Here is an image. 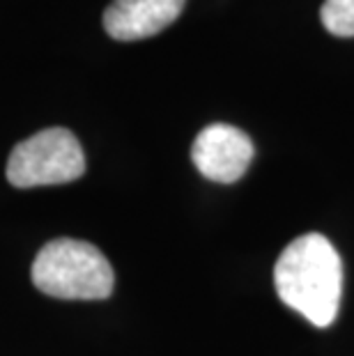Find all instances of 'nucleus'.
<instances>
[{
  "label": "nucleus",
  "instance_id": "1",
  "mask_svg": "<svg viewBox=\"0 0 354 356\" xmlns=\"http://www.w3.org/2000/svg\"><path fill=\"white\" fill-rule=\"evenodd\" d=\"M274 285L285 306L315 327H329L341 306V255L325 234H301L276 260Z\"/></svg>",
  "mask_w": 354,
  "mask_h": 356
},
{
  "label": "nucleus",
  "instance_id": "2",
  "mask_svg": "<svg viewBox=\"0 0 354 356\" xmlns=\"http://www.w3.org/2000/svg\"><path fill=\"white\" fill-rule=\"evenodd\" d=\"M30 276L37 290L56 299H106L115 285L106 255L88 241L70 237L44 244Z\"/></svg>",
  "mask_w": 354,
  "mask_h": 356
},
{
  "label": "nucleus",
  "instance_id": "3",
  "mask_svg": "<svg viewBox=\"0 0 354 356\" xmlns=\"http://www.w3.org/2000/svg\"><path fill=\"white\" fill-rule=\"evenodd\" d=\"M86 172L83 147L70 129L54 127L37 131L12 149L7 179L17 188L67 184Z\"/></svg>",
  "mask_w": 354,
  "mask_h": 356
},
{
  "label": "nucleus",
  "instance_id": "4",
  "mask_svg": "<svg viewBox=\"0 0 354 356\" xmlns=\"http://www.w3.org/2000/svg\"><path fill=\"white\" fill-rule=\"evenodd\" d=\"M191 159L202 177L218 184H232L244 177L253 159V143L242 129L216 122L198 134Z\"/></svg>",
  "mask_w": 354,
  "mask_h": 356
},
{
  "label": "nucleus",
  "instance_id": "5",
  "mask_svg": "<svg viewBox=\"0 0 354 356\" xmlns=\"http://www.w3.org/2000/svg\"><path fill=\"white\" fill-rule=\"evenodd\" d=\"M186 0H113L104 12V30L115 42H138L175 24Z\"/></svg>",
  "mask_w": 354,
  "mask_h": 356
},
{
  "label": "nucleus",
  "instance_id": "6",
  "mask_svg": "<svg viewBox=\"0 0 354 356\" xmlns=\"http://www.w3.org/2000/svg\"><path fill=\"white\" fill-rule=\"evenodd\" d=\"M320 19L331 35L354 37V0H325Z\"/></svg>",
  "mask_w": 354,
  "mask_h": 356
}]
</instances>
